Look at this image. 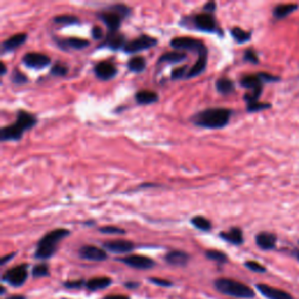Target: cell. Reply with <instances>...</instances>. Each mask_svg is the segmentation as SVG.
Listing matches in <instances>:
<instances>
[{"label": "cell", "instance_id": "cell-1", "mask_svg": "<svg viewBox=\"0 0 299 299\" xmlns=\"http://www.w3.org/2000/svg\"><path fill=\"white\" fill-rule=\"evenodd\" d=\"M232 110L226 108H209L195 113L192 117V122L195 125L206 129H221L228 124Z\"/></svg>", "mask_w": 299, "mask_h": 299}, {"label": "cell", "instance_id": "cell-2", "mask_svg": "<svg viewBox=\"0 0 299 299\" xmlns=\"http://www.w3.org/2000/svg\"><path fill=\"white\" fill-rule=\"evenodd\" d=\"M36 117L32 113L24 110H19L17 113L16 123L12 125L5 126L0 130V139L3 142L20 141L25 131L31 130L36 125Z\"/></svg>", "mask_w": 299, "mask_h": 299}, {"label": "cell", "instance_id": "cell-3", "mask_svg": "<svg viewBox=\"0 0 299 299\" xmlns=\"http://www.w3.org/2000/svg\"><path fill=\"white\" fill-rule=\"evenodd\" d=\"M70 232L64 228H58L47 233L41 240L39 241L35 251V257L39 260H47L54 255L58 248V244L61 242L64 237L69 235Z\"/></svg>", "mask_w": 299, "mask_h": 299}, {"label": "cell", "instance_id": "cell-4", "mask_svg": "<svg viewBox=\"0 0 299 299\" xmlns=\"http://www.w3.org/2000/svg\"><path fill=\"white\" fill-rule=\"evenodd\" d=\"M131 14V9L123 4H116V5L110 6L109 9L102 11L98 13V18L104 22L107 26L109 32L115 33L118 32L122 24L123 19H125Z\"/></svg>", "mask_w": 299, "mask_h": 299}, {"label": "cell", "instance_id": "cell-5", "mask_svg": "<svg viewBox=\"0 0 299 299\" xmlns=\"http://www.w3.org/2000/svg\"><path fill=\"white\" fill-rule=\"evenodd\" d=\"M214 286L219 292L226 296L235 297V298H253L255 292L245 284L234 281L229 278H219L214 282Z\"/></svg>", "mask_w": 299, "mask_h": 299}, {"label": "cell", "instance_id": "cell-6", "mask_svg": "<svg viewBox=\"0 0 299 299\" xmlns=\"http://www.w3.org/2000/svg\"><path fill=\"white\" fill-rule=\"evenodd\" d=\"M171 47L179 51H191L194 53L201 54V53L207 51V47L203 45L202 41L191 36H180V37H174L171 41Z\"/></svg>", "mask_w": 299, "mask_h": 299}, {"label": "cell", "instance_id": "cell-7", "mask_svg": "<svg viewBox=\"0 0 299 299\" xmlns=\"http://www.w3.org/2000/svg\"><path fill=\"white\" fill-rule=\"evenodd\" d=\"M27 267H28L27 264H20V266L13 267L12 269L7 270L5 274L3 275V281L14 287L21 286L22 284H25V282L27 281V277H28Z\"/></svg>", "mask_w": 299, "mask_h": 299}, {"label": "cell", "instance_id": "cell-8", "mask_svg": "<svg viewBox=\"0 0 299 299\" xmlns=\"http://www.w3.org/2000/svg\"><path fill=\"white\" fill-rule=\"evenodd\" d=\"M158 44V40L156 37L150 36V35H141L138 36L137 39L129 41L124 47V51L129 54H134V53L143 52L146 51V49H150L156 46Z\"/></svg>", "mask_w": 299, "mask_h": 299}, {"label": "cell", "instance_id": "cell-9", "mask_svg": "<svg viewBox=\"0 0 299 299\" xmlns=\"http://www.w3.org/2000/svg\"><path fill=\"white\" fill-rule=\"evenodd\" d=\"M22 62L26 67L32 68V69H44L51 64L52 60L48 55L41 54V53H27L22 58Z\"/></svg>", "mask_w": 299, "mask_h": 299}, {"label": "cell", "instance_id": "cell-10", "mask_svg": "<svg viewBox=\"0 0 299 299\" xmlns=\"http://www.w3.org/2000/svg\"><path fill=\"white\" fill-rule=\"evenodd\" d=\"M119 262H123L126 266L135 268V269H141V270H147L154 267V261L150 257L143 256V255H129L123 257V259L118 260Z\"/></svg>", "mask_w": 299, "mask_h": 299}, {"label": "cell", "instance_id": "cell-11", "mask_svg": "<svg viewBox=\"0 0 299 299\" xmlns=\"http://www.w3.org/2000/svg\"><path fill=\"white\" fill-rule=\"evenodd\" d=\"M193 24L194 27L199 31L207 32V33H215L218 31L217 28V22H215L214 18L209 13H199L196 14L193 19Z\"/></svg>", "mask_w": 299, "mask_h": 299}, {"label": "cell", "instance_id": "cell-12", "mask_svg": "<svg viewBox=\"0 0 299 299\" xmlns=\"http://www.w3.org/2000/svg\"><path fill=\"white\" fill-rule=\"evenodd\" d=\"M78 253L82 259L95 261V262H102V261L108 259V255L104 249L95 247V245H83V247L79 248Z\"/></svg>", "mask_w": 299, "mask_h": 299}, {"label": "cell", "instance_id": "cell-13", "mask_svg": "<svg viewBox=\"0 0 299 299\" xmlns=\"http://www.w3.org/2000/svg\"><path fill=\"white\" fill-rule=\"evenodd\" d=\"M104 249L107 250L115 252V253H126L131 252L135 249V244L130 241L125 240H115V241H108L103 243Z\"/></svg>", "mask_w": 299, "mask_h": 299}, {"label": "cell", "instance_id": "cell-14", "mask_svg": "<svg viewBox=\"0 0 299 299\" xmlns=\"http://www.w3.org/2000/svg\"><path fill=\"white\" fill-rule=\"evenodd\" d=\"M256 287L268 299H293L292 296L286 291L276 289V287L267 285V284H257Z\"/></svg>", "mask_w": 299, "mask_h": 299}, {"label": "cell", "instance_id": "cell-15", "mask_svg": "<svg viewBox=\"0 0 299 299\" xmlns=\"http://www.w3.org/2000/svg\"><path fill=\"white\" fill-rule=\"evenodd\" d=\"M95 75L102 81H109L116 76L117 68L110 62H100L95 66Z\"/></svg>", "mask_w": 299, "mask_h": 299}, {"label": "cell", "instance_id": "cell-16", "mask_svg": "<svg viewBox=\"0 0 299 299\" xmlns=\"http://www.w3.org/2000/svg\"><path fill=\"white\" fill-rule=\"evenodd\" d=\"M126 40H125V36L123 35L122 33L119 32H115V33H111L109 32L107 37H105L103 44L101 45L100 47H108V48H111V49H124L126 45Z\"/></svg>", "mask_w": 299, "mask_h": 299}, {"label": "cell", "instance_id": "cell-17", "mask_svg": "<svg viewBox=\"0 0 299 299\" xmlns=\"http://www.w3.org/2000/svg\"><path fill=\"white\" fill-rule=\"evenodd\" d=\"M165 261L171 266L176 267H184L186 266L189 261V255L185 251L180 250H172L168 253H166Z\"/></svg>", "mask_w": 299, "mask_h": 299}, {"label": "cell", "instance_id": "cell-18", "mask_svg": "<svg viewBox=\"0 0 299 299\" xmlns=\"http://www.w3.org/2000/svg\"><path fill=\"white\" fill-rule=\"evenodd\" d=\"M26 40H27V34L25 33H19V34H16V35L9 37V39L4 41L2 45L3 53L14 51V49L20 47L21 45H24L26 42Z\"/></svg>", "mask_w": 299, "mask_h": 299}, {"label": "cell", "instance_id": "cell-19", "mask_svg": "<svg viewBox=\"0 0 299 299\" xmlns=\"http://www.w3.org/2000/svg\"><path fill=\"white\" fill-rule=\"evenodd\" d=\"M208 51L201 53V54H199V58H198V61L194 63V66H193L191 69L188 70V73L186 75V78H192V77H195V76H199L200 74L203 73L207 67V61H208Z\"/></svg>", "mask_w": 299, "mask_h": 299}, {"label": "cell", "instance_id": "cell-20", "mask_svg": "<svg viewBox=\"0 0 299 299\" xmlns=\"http://www.w3.org/2000/svg\"><path fill=\"white\" fill-rule=\"evenodd\" d=\"M220 237L222 240L229 242L230 244L240 245L243 243V234H242V230L240 228H230L228 232H221Z\"/></svg>", "mask_w": 299, "mask_h": 299}, {"label": "cell", "instance_id": "cell-21", "mask_svg": "<svg viewBox=\"0 0 299 299\" xmlns=\"http://www.w3.org/2000/svg\"><path fill=\"white\" fill-rule=\"evenodd\" d=\"M256 243L263 250H270L276 245V236L270 233H260L256 236Z\"/></svg>", "mask_w": 299, "mask_h": 299}, {"label": "cell", "instance_id": "cell-22", "mask_svg": "<svg viewBox=\"0 0 299 299\" xmlns=\"http://www.w3.org/2000/svg\"><path fill=\"white\" fill-rule=\"evenodd\" d=\"M111 278L105 277V276H102V277H94L89 279L88 282H86V287L90 291H98L107 289V287L111 284Z\"/></svg>", "mask_w": 299, "mask_h": 299}, {"label": "cell", "instance_id": "cell-23", "mask_svg": "<svg viewBox=\"0 0 299 299\" xmlns=\"http://www.w3.org/2000/svg\"><path fill=\"white\" fill-rule=\"evenodd\" d=\"M136 102L138 104H152L154 102H157L159 100V96L157 93L152 92V90H141V92H137L135 95Z\"/></svg>", "mask_w": 299, "mask_h": 299}, {"label": "cell", "instance_id": "cell-24", "mask_svg": "<svg viewBox=\"0 0 299 299\" xmlns=\"http://www.w3.org/2000/svg\"><path fill=\"white\" fill-rule=\"evenodd\" d=\"M187 55L183 52H178V51H173V52H168L165 53L160 56L159 59L158 64L160 63H180L186 60Z\"/></svg>", "mask_w": 299, "mask_h": 299}, {"label": "cell", "instance_id": "cell-25", "mask_svg": "<svg viewBox=\"0 0 299 299\" xmlns=\"http://www.w3.org/2000/svg\"><path fill=\"white\" fill-rule=\"evenodd\" d=\"M59 46L61 48H73V49H83L89 46V41L78 37H69L67 40H58Z\"/></svg>", "mask_w": 299, "mask_h": 299}, {"label": "cell", "instance_id": "cell-26", "mask_svg": "<svg viewBox=\"0 0 299 299\" xmlns=\"http://www.w3.org/2000/svg\"><path fill=\"white\" fill-rule=\"evenodd\" d=\"M262 83L263 81L260 75H248L241 79V86L250 90L262 89Z\"/></svg>", "mask_w": 299, "mask_h": 299}, {"label": "cell", "instance_id": "cell-27", "mask_svg": "<svg viewBox=\"0 0 299 299\" xmlns=\"http://www.w3.org/2000/svg\"><path fill=\"white\" fill-rule=\"evenodd\" d=\"M215 87H217V90L222 95H228L233 93L235 90V86H234V82L232 79L227 77H221L219 78L217 83H215Z\"/></svg>", "mask_w": 299, "mask_h": 299}, {"label": "cell", "instance_id": "cell-28", "mask_svg": "<svg viewBox=\"0 0 299 299\" xmlns=\"http://www.w3.org/2000/svg\"><path fill=\"white\" fill-rule=\"evenodd\" d=\"M297 7L298 6L294 5V4H282V5H278L276 7L274 11V16L277 19L285 18L289 16V14L294 12Z\"/></svg>", "mask_w": 299, "mask_h": 299}, {"label": "cell", "instance_id": "cell-29", "mask_svg": "<svg viewBox=\"0 0 299 299\" xmlns=\"http://www.w3.org/2000/svg\"><path fill=\"white\" fill-rule=\"evenodd\" d=\"M146 67V61L143 56H135V58L130 59V61L127 62L129 70L132 73H142Z\"/></svg>", "mask_w": 299, "mask_h": 299}, {"label": "cell", "instance_id": "cell-30", "mask_svg": "<svg viewBox=\"0 0 299 299\" xmlns=\"http://www.w3.org/2000/svg\"><path fill=\"white\" fill-rule=\"evenodd\" d=\"M230 34H232L233 39L238 44L248 42V41L250 40V36H251L250 33L247 32V31H243V29L240 28V27H234L232 31H230Z\"/></svg>", "mask_w": 299, "mask_h": 299}, {"label": "cell", "instance_id": "cell-31", "mask_svg": "<svg viewBox=\"0 0 299 299\" xmlns=\"http://www.w3.org/2000/svg\"><path fill=\"white\" fill-rule=\"evenodd\" d=\"M191 222L195 228L202 230V232H209L211 229V222L203 217H199V215L198 217H194L191 220Z\"/></svg>", "mask_w": 299, "mask_h": 299}, {"label": "cell", "instance_id": "cell-32", "mask_svg": "<svg viewBox=\"0 0 299 299\" xmlns=\"http://www.w3.org/2000/svg\"><path fill=\"white\" fill-rule=\"evenodd\" d=\"M206 257L208 260L214 261V262L220 263V264L228 262V256H227L226 253H223L219 250H207Z\"/></svg>", "mask_w": 299, "mask_h": 299}, {"label": "cell", "instance_id": "cell-33", "mask_svg": "<svg viewBox=\"0 0 299 299\" xmlns=\"http://www.w3.org/2000/svg\"><path fill=\"white\" fill-rule=\"evenodd\" d=\"M54 22L60 25H75L78 24V18L75 16H70V14H62V16H58L54 18Z\"/></svg>", "mask_w": 299, "mask_h": 299}, {"label": "cell", "instance_id": "cell-34", "mask_svg": "<svg viewBox=\"0 0 299 299\" xmlns=\"http://www.w3.org/2000/svg\"><path fill=\"white\" fill-rule=\"evenodd\" d=\"M32 274L34 277H46V276H49V267L46 263L37 264L33 268Z\"/></svg>", "mask_w": 299, "mask_h": 299}, {"label": "cell", "instance_id": "cell-35", "mask_svg": "<svg viewBox=\"0 0 299 299\" xmlns=\"http://www.w3.org/2000/svg\"><path fill=\"white\" fill-rule=\"evenodd\" d=\"M51 73H52V75H54V76H66V75L68 74V67L66 66V64L56 63L52 67Z\"/></svg>", "mask_w": 299, "mask_h": 299}, {"label": "cell", "instance_id": "cell-36", "mask_svg": "<svg viewBox=\"0 0 299 299\" xmlns=\"http://www.w3.org/2000/svg\"><path fill=\"white\" fill-rule=\"evenodd\" d=\"M100 232L103 234H108V235H123V234H125V230L124 229L118 228V227H112V226L102 227V228H100Z\"/></svg>", "mask_w": 299, "mask_h": 299}, {"label": "cell", "instance_id": "cell-37", "mask_svg": "<svg viewBox=\"0 0 299 299\" xmlns=\"http://www.w3.org/2000/svg\"><path fill=\"white\" fill-rule=\"evenodd\" d=\"M12 82L14 83V84L21 86V84H25V83H27L28 78L25 74H22L21 71L14 70L13 74H12Z\"/></svg>", "mask_w": 299, "mask_h": 299}, {"label": "cell", "instance_id": "cell-38", "mask_svg": "<svg viewBox=\"0 0 299 299\" xmlns=\"http://www.w3.org/2000/svg\"><path fill=\"white\" fill-rule=\"evenodd\" d=\"M270 108V104L268 103H261V102H252V103H248V111L250 112H256L260 110H263V109Z\"/></svg>", "mask_w": 299, "mask_h": 299}, {"label": "cell", "instance_id": "cell-39", "mask_svg": "<svg viewBox=\"0 0 299 299\" xmlns=\"http://www.w3.org/2000/svg\"><path fill=\"white\" fill-rule=\"evenodd\" d=\"M187 67H178L177 69H174L171 74L172 79H180V78H186L187 75Z\"/></svg>", "mask_w": 299, "mask_h": 299}, {"label": "cell", "instance_id": "cell-40", "mask_svg": "<svg viewBox=\"0 0 299 299\" xmlns=\"http://www.w3.org/2000/svg\"><path fill=\"white\" fill-rule=\"evenodd\" d=\"M244 266L253 272H266V268L259 262H255V261H248V262H245Z\"/></svg>", "mask_w": 299, "mask_h": 299}, {"label": "cell", "instance_id": "cell-41", "mask_svg": "<svg viewBox=\"0 0 299 299\" xmlns=\"http://www.w3.org/2000/svg\"><path fill=\"white\" fill-rule=\"evenodd\" d=\"M63 285L67 287V289H81L82 286L86 285L84 281H68L64 282Z\"/></svg>", "mask_w": 299, "mask_h": 299}, {"label": "cell", "instance_id": "cell-42", "mask_svg": "<svg viewBox=\"0 0 299 299\" xmlns=\"http://www.w3.org/2000/svg\"><path fill=\"white\" fill-rule=\"evenodd\" d=\"M150 282L156 284V285H158V286H165V287L172 286V282L167 281V279H162V278H158V277L150 278Z\"/></svg>", "mask_w": 299, "mask_h": 299}, {"label": "cell", "instance_id": "cell-43", "mask_svg": "<svg viewBox=\"0 0 299 299\" xmlns=\"http://www.w3.org/2000/svg\"><path fill=\"white\" fill-rule=\"evenodd\" d=\"M244 60H247V61L252 62V63L259 62V58H257V54L252 51V49H248V51H245Z\"/></svg>", "mask_w": 299, "mask_h": 299}, {"label": "cell", "instance_id": "cell-44", "mask_svg": "<svg viewBox=\"0 0 299 299\" xmlns=\"http://www.w3.org/2000/svg\"><path fill=\"white\" fill-rule=\"evenodd\" d=\"M92 35L94 39H103V31H102L101 27H98V26H96V27H93L92 29Z\"/></svg>", "mask_w": 299, "mask_h": 299}, {"label": "cell", "instance_id": "cell-45", "mask_svg": "<svg viewBox=\"0 0 299 299\" xmlns=\"http://www.w3.org/2000/svg\"><path fill=\"white\" fill-rule=\"evenodd\" d=\"M215 9H217V4H215L214 2H209L207 3L205 6H203V10H205V13H209L211 14L215 11Z\"/></svg>", "mask_w": 299, "mask_h": 299}, {"label": "cell", "instance_id": "cell-46", "mask_svg": "<svg viewBox=\"0 0 299 299\" xmlns=\"http://www.w3.org/2000/svg\"><path fill=\"white\" fill-rule=\"evenodd\" d=\"M16 256V252H12V253H9V255H5L4 257H2V260H0V264L2 266H5V264L13 259V257Z\"/></svg>", "mask_w": 299, "mask_h": 299}, {"label": "cell", "instance_id": "cell-47", "mask_svg": "<svg viewBox=\"0 0 299 299\" xmlns=\"http://www.w3.org/2000/svg\"><path fill=\"white\" fill-rule=\"evenodd\" d=\"M103 299H130V297L125 296V294H109Z\"/></svg>", "mask_w": 299, "mask_h": 299}, {"label": "cell", "instance_id": "cell-48", "mask_svg": "<svg viewBox=\"0 0 299 299\" xmlns=\"http://www.w3.org/2000/svg\"><path fill=\"white\" fill-rule=\"evenodd\" d=\"M125 286L127 289H137L139 286V283H134V282H127L125 283Z\"/></svg>", "mask_w": 299, "mask_h": 299}, {"label": "cell", "instance_id": "cell-49", "mask_svg": "<svg viewBox=\"0 0 299 299\" xmlns=\"http://www.w3.org/2000/svg\"><path fill=\"white\" fill-rule=\"evenodd\" d=\"M6 299H26V297L21 296V294H13V296H11Z\"/></svg>", "mask_w": 299, "mask_h": 299}, {"label": "cell", "instance_id": "cell-50", "mask_svg": "<svg viewBox=\"0 0 299 299\" xmlns=\"http://www.w3.org/2000/svg\"><path fill=\"white\" fill-rule=\"evenodd\" d=\"M0 67H2V73H0V75H2V76H4V75L6 74V66H5V63H4V62L0 63Z\"/></svg>", "mask_w": 299, "mask_h": 299}, {"label": "cell", "instance_id": "cell-51", "mask_svg": "<svg viewBox=\"0 0 299 299\" xmlns=\"http://www.w3.org/2000/svg\"><path fill=\"white\" fill-rule=\"evenodd\" d=\"M298 259H299V250H298Z\"/></svg>", "mask_w": 299, "mask_h": 299}]
</instances>
